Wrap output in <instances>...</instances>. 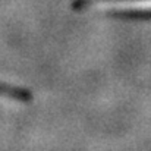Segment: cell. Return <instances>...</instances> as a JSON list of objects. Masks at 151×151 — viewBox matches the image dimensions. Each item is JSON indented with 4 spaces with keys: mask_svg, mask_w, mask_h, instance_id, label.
<instances>
[{
    "mask_svg": "<svg viewBox=\"0 0 151 151\" xmlns=\"http://www.w3.org/2000/svg\"><path fill=\"white\" fill-rule=\"evenodd\" d=\"M76 7L125 15L151 16V0H76Z\"/></svg>",
    "mask_w": 151,
    "mask_h": 151,
    "instance_id": "obj_1",
    "label": "cell"
}]
</instances>
